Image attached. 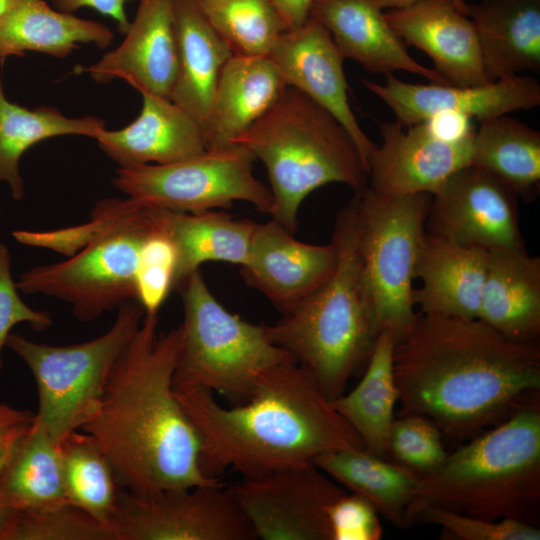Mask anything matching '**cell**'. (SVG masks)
I'll return each mask as SVG.
<instances>
[{
  "instance_id": "1",
  "label": "cell",
  "mask_w": 540,
  "mask_h": 540,
  "mask_svg": "<svg viewBox=\"0 0 540 540\" xmlns=\"http://www.w3.org/2000/svg\"><path fill=\"white\" fill-rule=\"evenodd\" d=\"M393 369L403 414L471 439L538 402L540 344L509 338L479 319L417 313L395 339Z\"/></svg>"
},
{
  "instance_id": "2",
  "label": "cell",
  "mask_w": 540,
  "mask_h": 540,
  "mask_svg": "<svg viewBox=\"0 0 540 540\" xmlns=\"http://www.w3.org/2000/svg\"><path fill=\"white\" fill-rule=\"evenodd\" d=\"M157 328L158 314H145L80 430L97 443L118 486L134 495L223 484L202 471L199 434L175 394L181 325L162 334Z\"/></svg>"
},
{
  "instance_id": "3",
  "label": "cell",
  "mask_w": 540,
  "mask_h": 540,
  "mask_svg": "<svg viewBox=\"0 0 540 540\" xmlns=\"http://www.w3.org/2000/svg\"><path fill=\"white\" fill-rule=\"evenodd\" d=\"M174 390L199 434L201 469L212 478L228 469L260 476L327 452L365 448L312 373L296 361L269 369L252 395L231 408L202 387Z\"/></svg>"
},
{
  "instance_id": "4",
  "label": "cell",
  "mask_w": 540,
  "mask_h": 540,
  "mask_svg": "<svg viewBox=\"0 0 540 540\" xmlns=\"http://www.w3.org/2000/svg\"><path fill=\"white\" fill-rule=\"evenodd\" d=\"M426 506L489 520L540 519V409L526 405L447 454L422 474L407 510L409 525Z\"/></svg>"
},
{
  "instance_id": "5",
  "label": "cell",
  "mask_w": 540,
  "mask_h": 540,
  "mask_svg": "<svg viewBox=\"0 0 540 540\" xmlns=\"http://www.w3.org/2000/svg\"><path fill=\"white\" fill-rule=\"evenodd\" d=\"M332 242L337 264L331 277L277 323L266 325L270 340L312 373L330 401L364 371L379 334L361 286L356 193L338 213Z\"/></svg>"
},
{
  "instance_id": "6",
  "label": "cell",
  "mask_w": 540,
  "mask_h": 540,
  "mask_svg": "<svg viewBox=\"0 0 540 540\" xmlns=\"http://www.w3.org/2000/svg\"><path fill=\"white\" fill-rule=\"evenodd\" d=\"M232 143L244 146L265 165L273 197L271 217L292 234L300 205L314 190L342 183L359 193L368 186V171L347 130L290 86Z\"/></svg>"
},
{
  "instance_id": "7",
  "label": "cell",
  "mask_w": 540,
  "mask_h": 540,
  "mask_svg": "<svg viewBox=\"0 0 540 540\" xmlns=\"http://www.w3.org/2000/svg\"><path fill=\"white\" fill-rule=\"evenodd\" d=\"M171 210L128 197L114 222L60 263L39 265L16 282L25 294H42L71 305L72 315L89 322L124 303L137 301L136 272L145 241L168 231Z\"/></svg>"
},
{
  "instance_id": "8",
  "label": "cell",
  "mask_w": 540,
  "mask_h": 540,
  "mask_svg": "<svg viewBox=\"0 0 540 540\" xmlns=\"http://www.w3.org/2000/svg\"><path fill=\"white\" fill-rule=\"evenodd\" d=\"M184 320L174 387H202L243 403L262 375L295 359L274 344L266 325L230 313L213 296L200 271L180 286Z\"/></svg>"
},
{
  "instance_id": "9",
  "label": "cell",
  "mask_w": 540,
  "mask_h": 540,
  "mask_svg": "<svg viewBox=\"0 0 540 540\" xmlns=\"http://www.w3.org/2000/svg\"><path fill=\"white\" fill-rule=\"evenodd\" d=\"M144 316L139 302L128 301L118 308L107 332L66 346L10 333L6 347L23 360L36 383L39 403L35 420L55 442L61 443L94 416L111 372Z\"/></svg>"
},
{
  "instance_id": "10",
  "label": "cell",
  "mask_w": 540,
  "mask_h": 540,
  "mask_svg": "<svg viewBox=\"0 0 540 540\" xmlns=\"http://www.w3.org/2000/svg\"><path fill=\"white\" fill-rule=\"evenodd\" d=\"M356 194L363 295L378 332L388 329L396 339L417 316L413 280L431 195L386 197L368 186Z\"/></svg>"
},
{
  "instance_id": "11",
  "label": "cell",
  "mask_w": 540,
  "mask_h": 540,
  "mask_svg": "<svg viewBox=\"0 0 540 540\" xmlns=\"http://www.w3.org/2000/svg\"><path fill=\"white\" fill-rule=\"evenodd\" d=\"M254 160L247 148L231 143L171 164L118 168L113 184L130 198L176 212L196 213L244 201L271 215L273 197L255 177Z\"/></svg>"
},
{
  "instance_id": "12",
  "label": "cell",
  "mask_w": 540,
  "mask_h": 540,
  "mask_svg": "<svg viewBox=\"0 0 540 540\" xmlns=\"http://www.w3.org/2000/svg\"><path fill=\"white\" fill-rule=\"evenodd\" d=\"M115 540H250L252 528L224 484L148 496L119 489L109 521Z\"/></svg>"
},
{
  "instance_id": "13",
  "label": "cell",
  "mask_w": 540,
  "mask_h": 540,
  "mask_svg": "<svg viewBox=\"0 0 540 540\" xmlns=\"http://www.w3.org/2000/svg\"><path fill=\"white\" fill-rule=\"evenodd\" d=\"M255 539L332 540L329 509L346 491L313 462L228 487Z\"/></svg>"
},
{
  "instance_id": "14",
  "label": "cell",
  "mask_w": 540,
  "mask_h": 540,
  "mask_svg": "<svg viewBox=\"0 0 540 540\" xmlns=\"http://www.w3.org/2000/svg\"><path fill=\"white\" fill-rule=\"evenodd\" d=\"M517 198L491 173L466 166L431 194L427 232L488 251L525 250Z\"/></svg>"
},
{
  "instance_id": "15",
  "label": "cell",
  "mask_w": 540,
  "mask_h": 540,
  "mask_svg": "<svg viewBox=\"0 0 540 540\" xmlns=\"http://www.w3.org/2000/svg\"><path fill=\"white\" fill-rule=\"evenodd\" d=\"M474 133L446 139L428 121L406 130L397 121L382 122V143L369 161L368 188L386 197L431 195L451 175L471 165Z\"/></svg>"
},
{
  "instance_id": "16",
  "label": "cell",
  "mask_w": 540,
  "mask_h": 540,
  "mask_svg": "<svg viewBox=\"0 0 540 540\" xmlns=\"http://www.w3.org/2000/svg\"><path fill=\"white\" fill-rule=\"evenodd\" d=\"M267 56L287 86L301 91L340 122L369 171L377 145L361 129L351 109L345 58L325 27L309 17L303 25L284 31Z\"/></svg>"
},
{
  "instance_id": "17",
  "label": "cell",
  "mask_w": 540,
  "mask_h": 540,
  "mask_svg": "<svg viewBox=\"0 0 540 540\" xmlns=\"http://www.w3.org/2000/svg\"><path fill=\"white\" fill-rule=\"evenodd\" d=\"M363 85L394 113L396 121L408 127L435 115L452 112L484 122L540 104V85L529 76L516 75L478 86L413 84L386 75L385 84L367 79Z\"/></svg>"
},
{
  "instance_id": "18",
  "label": "cell",
  "mask_w": 540,
  "mask_h": 540,
  "mask_svg": "<svg viewBox=\"0 0 540 540\" xmlns=\"http://www.w3.org/2000/svg\"><path fill=\"white\" fill-rule=\"evenodd\" d=\"M337 249L301 242L275 219L257 224L241 275L282 315L294 310L333 274Z\"/></svg>"
},
{
  "instance_id": "19",
  "label": "cell",
  "mask_w": 540,
  "mask_h": 540,
  "mask_svg": "<svg viewBox=\"0 0 540 540\" xmlns=\"http://www.w3.org/2000/svg\"><path fill=\"white\" fill-rule=\"evenodd\" d=\"M80 70L99 84L122 79L141 94L169 99L177 74L172 0H140L123 42Z\"/></svg>"
},
{
  "instance_id": "20",
  "label": "cell",
  "mask_w": 540,
  "mask_h": 540,
  "mask_svg": "<svg viewBox=\"0 0 540 540\" xmlns=\"http://www.w3.org/2000/svg\"><path fill=\"white\" fill-rule=\"evenodd\" d=\"M385 17L404 43L433 60L435 71L451 85L493 82L485 73L472 21L452 0H421L388 10Z\"/></svg>"
},
{
  "instance_id": "21",
  "label": "cell",
  "mask_w": 540,
  "mask_h": 540,
  "mask_svg": "<svg viewBox=\"0 0 540 540\" xmlns=\"http://www.w3.org/2000/svg\"><path fill=\"white\" fill-rule=\"evenodd\" d=\"M309 17L325 27L344 58L368 71L385 75L406 71L433 84H450L409 54L383 9L372 0H313Z\"/></svg>"
},
{
  "instance_id": "22",
  "label": "cell",
  "mask_w": 540,
  "mask_h": 540,
  "mask_svg": "<svg viewBox=\"0 0 540 540\" xmlns=\"http://www.w3.org/2000/svg\"><path fill=\"white\" fill-rule=\"evenodd\" d=\"M138 117L119 130L103 128L95 140L119 168L186 160L207 150L203 127L170 99L142 93Z\"/></svg>"
},
{
  "instance_id": "23",
  "label": "cell",
  "mask_w": 540,
  "mask_h": 540,
  "mask_svg": "<svg viewBox=\"0 0 540 540\" xmlns=\"http://www.w3.org/2000/svg\"><path fill=\"white\" fill-rule=\"evenodd\" d=\"M489 251L460 244L426 231L415 278L414 303L421 313L477 319Z\"/></svg>"
},
{
  "instance_id": "24",
  "label": "cell",
  "mask_w": 540,
  "mask_h": 540,
  "mask_svg": "<svg viewBox=\"0 0 540 540\" xmlns=\"http://www.w3.org/2000/svg\"><path fill=\"white\" fill-rule=\"evenodd\" d=\"M177 74L170 100L204 129L221 71L233 55L197 0H172Z\"/></svg>"
},
{
  "instance_id": "25",
  "label": "cell",
  "mask_w": 540,
  "mask_h": 540,
  "mask_svg": "<svg viewBox=\"0 0 540 540\" xmlns=\"http://www.w3.org/2000/svg\"><path fill=\"white\" fill-rule=\"evenodd\" d=\"M286 87L268 56L232 55L212 99L205 127L207 149L231 144L278 102Z\"/></svg>"
},
{
  "instance_id": "26",
  "label": "cell",
  "mask_w": 540,
  "mask_h": 540,
  "mask_svg": "<svg viewBox=\"0 0 540 540\" xmlns=\"http://www.w3.org/2000/svg\"><path fill=\"white\" fill-rule=\"evenodd\" d=\"M465 14L491 81L540 72V0H482Z\"/></svg>"
},
{
  "instance_id": "27",
  "label": "cell",
  "mask_w": 540,
  "mask_h": 540,
  "mask_svg": "<svg viewBox=\"0 0 540 540\" xmlns=\"http://www.w3.org/2000/svg\"><path fill=\"white\" fill-rule=\"evenodd\" d=\"M501 334L540 336V258L526 250H490L478 318Z\"/></svg>"
},
{
  "instance_id": "28",
  "label": "cell",
  "mask_w": 540,
  "mask_h": 540,
  "mask_svg": "<svg viewBox=\"0 0 540 540\" xmlns=\"http://www.w3.org/2000/svg\"><path fill=\"white\" fill-rule=\"evenodd\" d=\"M113 39L103 23L54 10L44 0H18L0 19V62L27 51L65 58L78 44L104 49Z\"/></svg>"
},
{
  "instance_id": "29",
  "label": "cell",
  "mask_w": 540,
  "mask_h": 540,
  "mask_svg": "<svg viewBox=\"0 0 540 540\" xmlns=\"http://www.w3.org/2000/svg\"><path fill=\"white\" fill-rule=\"evenodd\" d=\"M393 333L382 330L359 383L331 400L334 409L362 440L365 449L389 458V436L398 401L393 369Z\"/></svg>"
},
{
  "instance_id": "30",
  "label": "cell",
  "mask_w": 540,
  "mask_h": 540,
  "mask_svg": "<svg viewBox=\"0 0 540 540\" xmlns=\"http://www.w3.org/2000/svg\"><path fill=\"white\" fill-rule=\"evenodd\" d=\"M313 463L336 482L366 498L380 516L403 529L409 527L407 510L421 474L365 448L321 454Z\"/></svg>"
},
{
  "instance_id": "31",
  "label": "cell",
  "mask_w": 540,
  "mask_h": 540,
  "mask_svg": "<svg viewBox=\"0 0 540 540\" xmlns=\"http://www.w3.org/2000/svg\"><path fill=\"white\" fill-rule=\"evenodd\" d=\"M257 223L237 220L213 210L189 213L172 211L168 235L177 252L173 290H177L205 262L242 266L248 259Z\"/></svg>"
},
{
  "instance_id": "32",
  "label": "cell",
  "mask_w": 540,
  "mask_h": 540,
  "mask_svg": "<svg viewBox=\"0 0 540 540\" xmlns=\"http://www.w3.org/2000/svg\"><path fill=\"white\" fill-rule=\"evenodd\" d=\"M105 128L94 116L71 118L57 108L29 109L7 99L0 83V182H5L14 200L24 197L20 160L33 145L56 136L81 135L90 138Z\"/></svg>"
},
{
  "instance_id": "33",
  "label": "cell",
  "mask_w": 540,
  "mask_h": 540,
  "mask_svg": "<svg viewBox=\"0 0 540 540\" xmlns=\"http://www.w3.org/2000/svg\"><path fill=\"white\" fill-rule=\"evenodd\" d=\"M0 500L16 511L68 503L60 443L34 419L29 433L0 472Z\"/></svg>"
},
{
  "instance_id": "34",
  "label": "cell",
  "mask_w": 540,
  "mask_h": 540,
  "mask_svg": "<svg viewBox=\"0 0 540 540\" xmlns=\"http://www.w3.org/2000/svg\"><path fill=\"white\" fill-rule=\"evenodd\" d=\"M471 165L530 200L540 187V132L508 114L481 122L473 137Z\"/></svg>"
},
{
  "instance_id": "35",
  "label": "cell",
  "mask_w": 540,
  "mask_h": 540,
  "mask_svg": "<svg viewBox=\"0 0 540 540\" xmlns=\"http://www.w3.org/2000/svg\"><path fill=\"white\" fill-rule=\"evenodd\" d=\"M60 448L66 501L109 526L120 487L108 460L81 430L70 433Z\"/></svg>"
},
{
  "instance_id": "36",
  "label": "cell",
  "mask_w": 540,
  "mask_h": 540,
  "mask_svg": "<svg viewBox=\"0 0 540 540\" xmlns=\"http://www.w3.org/2000/svg\"><path fill=\"white\" fill-rule=\"evenodd\" d=\"M233 55L267 56L286 31L270 0H197Z\"/></svg>"
},
{
  "instance_id": "37",
  "label": "cell",
  "mask_w": 540,
  "mask_h": 540,
  "mask_svg": "<svg viewBox=\"0 0 540 540\" xmlns=\"http://www.w3.org/2000/svg\"><path fill=\"white\" fill-rule=\"evenodd\" d=\"M10 540H115L112 529L83 511L63 503L17 511Z\"/></svg>"
},
{
  "instance_id": "38",
  "label": "cell",
  "mask_w": 540,
  "mask_h": 540,
  "mask_svg": "<svg viewBox=\"0 0 540 540\" xmlns=\"http://www.w3.org/2000/svg\"><path fill=\"white\" fill-rule=\"evenodd\" d=\"M441 431L429 418L403 414L395 418L389 436V457L419 474L438 468L447 456Z\"/></svg>"
},
{
  "instance_id": "39",
  "label": "cell",
  "mask_w": 540,
  "mask_h": 540,
  "mask_svg": "<svg viewBox=\"0 0 540 540\" xmlns=\"http://www.w3.org/2000/svg\"><path fill=\"white\" fill-rule=\"evenodd\" d=\"M176 248L168 231L151 235L143 244L136 272L137 302L145 314H158L173 290Z\"/></svg>"
},
{
  "instance_id": "40",
  "label": "cell",
  "mask_w": 540,
  "mask_h": 540,
  "mask_svg": "<svg viewBox=\"0 0 540 540\" xmlns=\"http://www.w3.org/2000/svg\"><path fill=\"white\" fill-rule=\"evenodd\" d=\"M440 526L447 534L461 540H539L540 529L514 519L489 520L440 507L426 506L414 523Z\"/></svg>"
},
{
  "instance_id": "41",
  "label": "cell",
  "mask_w": 540,
  "mask_h": 540,
  "mask_svg": "<svg viewBox=\"0 0 540 540\" xmlns=\"http://www.w3.org/2000/svg\"><path fill=\"white\" fill-rule=\"evenodd\" d=\"M16 282L11 273V256L8 247L0 242V373L3 369V348L12 328L19 323H29L36 331L52 325L46 311L29 307L19 296Z\"/></svg>"
},
{
  "instance_id": "42",
  "label": "cell",
  "mask_w": 540,
  "mask_h": 540,
  "mask_svg": "<svg viewBox=\"0 0 540 540\" xmlns=\"http://www.w3.org/2000/svg\"><path fill=\"white\" fill-rule=\"evenodd\" d=\"M375 507L363 496L345 492L329 509L332 540H379L383 529Z\"/></svg>"
},
{
  "instance_id": "43",
  "label": "cell",
  "mask_w": 540,
  "mask_h": 540,
  "mask_svg": "<svg viewBox=\"0 0 540 540\" xmlns=\"http://www.w3.org/2000/svg\"><path fill=\"white\" fill-rule=\"evenodd\" d=\"M35 414L0 402V472L33 426Z\"/></svg>"
},
{
  "instance_id": "44",
  "label": "cell",
  "mask_w": 540,
  "mask_h": 540,
  "mask_svg": "<svg viewBox=\"0 0 540 540\" xmlns=\"http://www.w3.org/2000/svg\"><path fill=\"white\" fill-rule=\"evenodd\" d=\"M58 11L73 13L80 8H92L103 16L111 18L120 33L128 31L130 21L126 13V3L129 0H52Z\"/></svg>"
},
{
  "instance_id": "45",
  "label": "cell",
  "mask_w": 540,
  "mask_h": 540,
  "mask_svg": "<svg viewBox=\"0 0 540 540\" xmlns=\"http://www.w3.org/2000/svg\"><path fill=\"white\" fill-rule=\"evenodd\" d=\"M286 30L303 25L308 19L313 0H270Z\"/></svg>"
},
{
  "instance_id": "46",
  "label": "cell",
  "mask_w": 540,
  "mask_h": 540,
  "mask_svg": "<svg viewBox=\"0 0 540 540\" xmlns=\"http://www.w3.org/2000/svg\"><path fill=\"white\" fill-rule=\"evenodd\" d=\"M17 511L0 500V540H10Z\"/></svg>"
},
{
  "instance_id": "47",
  "label": "cell",
  "mask_w": 540,
  "mask_h": 540,
  "mask_svg": "<svg viewBox=\"0 0 540 540\" xmlns=\"http://www.w3.org/2000/svg\"><path fill=\"white\" fill-rule=\"evenodd\" d=\"M380 8L393 10V9H403L409 7L421 0H372Z\"/></svg>"
},
{
  "instance_id": "48",
  "label": "cell",
  "mask_w": 540,
  "mask_h": 540,
  "mask_svg": "<svg viewBox=\"0 0 540 540\" xmlns=\"http://www.w3.org/2000/svg\"><path fill=\"white\" fill-rule=\"evenodd\" d=\"M18 0H0V19L15 5Z\"/></svg>"
},
{
  "instance_id": "49",
  "label": "cell",
  "mask_w": 540,
  "mask_h": 540,
  "mask_svg": "<svg viewBox=\"0 0 540 540\" xmlns=\"http://www.w3.org/2000/svg\"><path fill=\"white\" fill-rule=\"evenodd\" d=\"M456 7L465 14L466 3L464 0H452Z\"/></svg>"
}]
</instances>
